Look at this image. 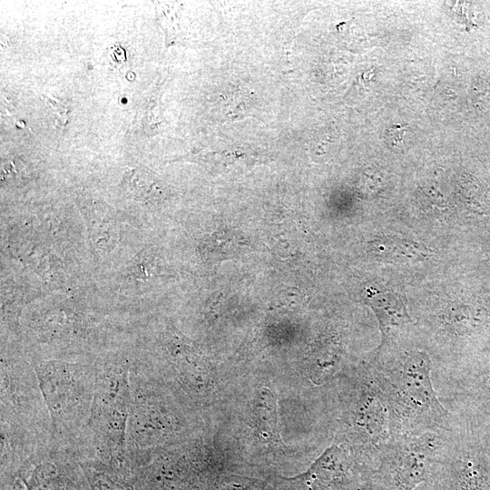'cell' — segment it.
<instances>
[{
  "label": "cell",
  "instance_id": "cell-2",
  "mask_svg": "<svg viewBox=\"0 0 490 490\" xmlns=\"http://www.w3.org/2000/svg\"><path fill=\"white\" fill-rule=\"evenodd\" d=\"M381 490H415L432 475V462L420 450L398 454L387 466Z\"/></svg>",
  "mask_w": 490,
  "mask_h": 490
},
{
  "label": "cell",
  "instance_id": "cell-7",
  "mask_svg": "<svg viewBox=\"0 0 490 490\" xmlns=\"http://www.w3.org/2000/svg\"><path fill=\"white\" fill-rule=\"evenodd\" d=\"M43 99L48 103L49 106L55 113L56 122H59L60 125H64L67 122V109L62 104L61 101L53 98L49 95H43Z\"/></svg>",
  "mask_w": 490,
  "mask_h": 490
},
{
  "label": "cell",
  "instance_id": "cell-1",
  "mask_svg": "<svg viewBox=\"0 0 490 490\" xmlns=\"http://www.w3.org/2000/svg\"><path fill=\"white\" fill-rule=\"evenodd\" d=\"M428 356L421 351L409 355L403 366L399 390L406 403L419 413L443 416L446 410L433 388Z\"/></svg>",
  "mask_w": 490,
  "mask_h": 490
},
{
  "label": "cell",
  "instance_id": "cell-8",
  "mask_svg": "<svg viewBox=\"0 0 490 490\" xmlns=\"http://www.w3.org/2000/svg\"><path fill=\"white\" fill-rule=\"evenodd\" d=\"M489 384H490V377H489Z\"/></svg>",
  "mask_w": 490,
  "mask_h": 490
},
{
  "label": "cell",
  "instance_id": "cell-4",
  "mask_svg": "<svg viewBox=\"0 0 490 490\" xmlns=\"http://www.w3.org/2000/svg\"><path fill=\"white\" fill-rule=\"evenodd\" d=\"M259 156L260 153L256 152L252 147L244 144L202 152L198 157L204 162L221 166L222 169H230L231 167H250L259 161Z\"/></svg>",
  "mask_w": 490,
  "mask_h": 490
},
{
  "label": "cell",
  "instance_id": "cell-3",
  "mask_svg": "<svg viewBox=\"0 0 490 490\" xmlns=\"http://www.w3.org/2000/svg\"><path fill=\"white\" fill-rule=\"evenodd\" d=\"M348 466L343 451L332 446L303 475L293 477L304 481L313 490H331L346 476Z\"/></svg>",
  "mask_w": 490,
  "mask_h": 490
},
{
  "label": "cell",
  "instance_id": "cell-6",
  "mask_svg": "<svg viewBox=\"0 0 490 490\" xmlns=\"http://www.w3.org/2000/svg\"><path fill=\"white\" fill-rule=\"evenodd\" d=\"M259 425L266 431V435H275L276 431V405L275 399L269 389L260 390L256 399Z\"/></svg>",
  "mask_w": 490,
  "mask_h": 490
},
{
  "label": "cell",
  "instance_id": "cell-5",
  "mask_svg": "<svg viewBox=\"0 0 490 490\" xmlns=\"http://www.w3.org/2000/svg\"><path fill=\"white\" fill-rule=\"evenodd\" d=\"M122 185L125 191L136 200L155 201L162 194L152 174L142 167L126 171Z\"/></svg>",
  "mask_w": 490,
  "mask_h": 490
}]
</instances>
